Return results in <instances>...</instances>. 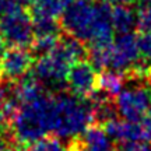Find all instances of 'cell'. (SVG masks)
Wrapping results in <instances>:
<instances>
[{
	"instance_id": "obj_16",
	"label": "cell",
	"mask_w": 151,
	"mask_h": 151,
	"mask_svg": "<svg viewBox=\"0 0 151 151\" xmlns=\"http://www.w3.org/2000/svg\"><path fill=\"white\" fill-rule=\"evenodd\" d=\"M137 46L140 62L151 67V32H141L140 35H137Z\"/></svg>"
},
{
	"instance_id": "obj_10",
	"label": "cell",
	"mask_w": 151,
	"mask_h": 151,
	"mask_svg": "<svg viewBox=\"0 0 151 151\" xmlns=\"http://www.w3.org/2000/svg\"><path fill=\"white\" fill-rule=\"evenodd\" d=\"M34 66V55L25 48L10 46L6 49L0 59L1 78L17 81L27 76L28 70Z\"/></svg>"
},
{
	"instance_id": "obj_9",
	"label": "cell",
	"mask_w": 151,
	"mask_h": 151,
	"mask_svg": "<svg viewBox=\"0 0 151 151\" xmlns=\"http://www.w3.org/2000/svg\"><path fill=\"white\" fill-rule=\"evenodd\" d=\"M105 132L120 143H147L151 140V120L144 118L140 122L115 118L102 124Z\"/></svg>"
},
{
	"instance_id": "obj_5",
	"label": "cell",
	"mask_w": 151,
	"mask_h": 151,
	"mask_svg": "<svg viewBox=\"0 0 151 151\" xmlns=\"http://www.w3.org/2000/svg\"><path fill=\"white\" fill-rule=\"evenodd\" d=\"M73 65L63 50L56 43L52 50L42 55L37 62H34V77L45 88L63 90L66 87L67 73Z\"/></svg>"
},
{
	"instance_id": "obj_12",
	"label": "cell",
	"mask_w": 151,
	"mask_h": 151,
	"mask_svg": "<svg viewBox=\"0 0 151 151\" xmlns=\"http://www.w3.org/2000/svg\"><path fill=\"white\" fill-rule=\"evenodd\" d=\"M24 3L32 21L56 20L65 10L62 0H24Z\"/></svg>"
},
{
	"instance_id": "obj_14",
	"label": "cell",
	"mask_w": 151,
	"mask_h": 151,
	"mask_svg": "<svg viewBox=\"0 0 151 151\" xmlns=\"http://www.w3.org/2000/svg\"><path fill=\"white\" fill-rule=\"evenodd\" d=\"M123 77L124 76L112 70L104 71L98 77V88L105 94H108L109 97H116L119 92L122 91Z\"/></svg>"
},
{
	"instance_id": "obj_13",
	"label": "cell",
	"mask_w": 151,
	"mask_h": 151,
	"mask_svg": "<svg viewBox=\"0 0 151 151\" xmlns=\"http://www.w3.org/2000/svg\"><path fill=\"white\" fill-rule=\"evenodd\" d=\"M112 27L118 34L133 32L137 28V13L129 6H115L112 7Z\"/></svg>"
},
{
	"instance_id": "obj_24",
	"label": "cell",
	"mask_w": 151,
	"mask_h": 151,
	"mask_svg": "<svg viewBox=\"0 0 151 151\" xmlns=\"http://www.w3.org/2000/svg\"><path fill=\"white\" fill-rule=\"evenodd\" d=\"M0 78H1V70H0Z\"/></svg>"
},
{
	"instance_id": "obj_17",
	"label": "cell",
	"mask_w": 151,
	"mask_h": 151,
	"mask_svg": "<svg viewBox=\"0 0 151 151\" xmlns=\"http://www.w3.org/2000/svg\"><path fill=\"white\" fill-rule=\"evenodd\" d=\"M137 27L141 32H151V3L143 1L137 11Z\"/></svg>"
},
{
	"instance_id": "obj_22",
	"label": "cell",
	"mask_w": 151,
	"mask_h": 151,
	"mask_svg": "<svg viewBox=\"0 0 151 151\" xmlns=\"http://www.w3.org/2000/svg\"><path fill=\"white\" fill-rule=\"evenodd\" d=\"M0 151H14V150H11V148H7V147H6V148H0Z\"/></svg>"
},
{
	"instance_id": "obj_18",
	"label": "cell",
	"mask_w": 151,
	"mask_h": 151,
	"mask_svg": "<svg viewBox=\"0 0 151 151\" xmlns=\"http://www.w3.org/2000/svg\"><path fill=\"white\" fill-rule=\"evenodd\" d=\"M102 1L108 3V4H113V6H129L134 0H102Z\"/></svg>"
},
{
	"instance_id": "obj_19",
	"label": "cell",
	"mask_w": 151,
	"mask_h": 151,
	"mask_svg": "<svg viewBox=\"0 0 151 151\" xmlns=\"http://www.w3.org/2000/svg\"><path fill=\"white\" fill-rule=\"evenodd\" d=\"M6 45H7V42H6L4 37H3V34H1V31H0V58H1V55L4 53Z\"/></svg>"
},
{
	"instance_id": "obj_2",
	"label": "cell",
	"mask_w": 151,
	"mask_h": 151,
	"mask_svg": "<svg viewBox=\"0 0 151 151\" xmlns=\"http://www.w3.org/2000/svg\"><path fill=\"white\" fill-rule=\"evenodd\" d=\"M53 124L55 97L45 91L20 106L9 132L17 144L29 146L53 133Z\"/></svg>"
},
{
	"instance_id": "obj_23",
	"label": "cell",
	"mask_w": 151,
	"mask_h": 151,
	"mask_svg": "<svg viewBox=\"0 0 151 151\" xmlns=\"http://www.w3.org/2000/svg\"><path fill=\"white\" fill-rule=\"evenodd\" d=\"M1 130V129H0ZM1 143H3V140H1V133H0V147H1Z\"/></svg>"
},
{
	"instance_id": "obj_7",
	"label": "cell",
	"mask_w": 151,
	"mask_h": 151,
	"mask_svg": "<svg viewBox=\"0 0 151 151\" xmlns=\"http://www.w3.org/2000/svg\"><path fill=\"white\" fill-rule=\"evenodd\" d=\"M151 106V90L136 87L122 90L116 95V108L123 119L140 122L147 116Z\"/></svg>"
},
{
	"instance_id": "obj_20",
	"label": "cell",
	"mask_w": 151,
	"mask_h": 151,
	"mask_svg": "<svg viewBox=\"0 0 151 151\" xmlns=\"http://www.w3.org/2000/svg\"><path fill=\"white\" fill-rule=\"evenodd\" d=\"M7 1V0H0V10H1V7L4 6V3Z\"/></svg>"
},
{
	"instance_id": "obj_3",
	"label": "cell",
	"mask_w": 151,
	"mask_h": 151,
	"mask_svg": "<svg viewBox=\"0 0 151 151\" xmlns=\"http://www.w3.org/2000/svg\"><path fill=\"white\" fill-rule=\"evenodd\" d=\"M92 120V105L88 99L70 92H60L55 97L53 133L58 137L74 139L90 127Z\"/></svg>"
},
{
	"instance_id": "obj_11",
	"label": "cell",
	"mask_w": 151,
	"mask_h": 151,
	"mask_svg": "<svg viewBox=\"0 0 151 151\" xmlns=\"http://www.w3.org/2000/svg\"><path fill=\"white\" fill-rule=\"evenodd\" d=\"M67 151H116V146L102 126L95 124L74 137Z\"/></svg>"
},
{
	"instance_id": "obj_6",
	"label": "cell",
	"mask_w": 151,
	"mask_h": 151,
	"mask_svg": "<svg viewBox=\"0 0 151 151\" xmlns=\"http://www.w3.org/2000/svg\"><path fill=\"white\" fill-rule=\"evenodd\" d=\"M140 53L137 46V35L133 32L119 34L108 48V69L122 76H127L139 62Z\"/></svg>"
},
{
	"instance_id": "obj_15",
	"label": "cell",
	"mask_w": 151,
	"mask_h": 151,
	"mask_svg": "<svg viewBox=\"0 0 151 151\" xmlns=\"http://www.w3.org/2000/svg\"><path fill=\"white\" fill-rule=\"evenodd\" d=\"M25 151H67V148H65L56 137H43L27 146Z\"/></svg>"
},
{
	"instance_id": "obj_21",
	"label": "cell",
	"mask_w": 151,
	"mask_h": 151,
	"mask_svg": "<svg viewBox=\"0 0 151 151\" xmlns=\"http://www.w3.org/2000/svg\"><path fill=\"white\" fill-rule=\"evenodd\" d=\"M147 118L151 120V106H150V109H148V113H147Z\"/></svg>"
},
{
	"instance_id": "obj_4",
	"label": "cell",
	"mask_w": 151,
	"mask_h": 151,
	"mask_svg": "<svg viewBox=\"0 0 151 151\" xmlns=\"http://www.w3.org/2000/svg\"><path fill=\"white\" fill-rule=\"evenodd\" d=\"M0 31L6 42L16 48H29L34 42V22L24 0H7L0 10Z\"/></svg>"
},
{
	"instance_id": "obj_8",
	"label": "cell",
	"mask_w": 151,
	"mask_h": 151,
	"mask_svg": "<svg viewBox=\"0 0 151 151\" xmlns=\"http://www.w3.org/2000/svg\"><path fill=\"white\" fill-rule=\"evenodd\" d=\"M98 77L97 67L91 62L83 59L70 66L67 73L66 87L69 92L78 98H90L98 90Z\"/></svg>"
},
{
	"instance_id": "obj_25",
	"label": "cell",
	"mask_w": 151,
	"mask_h": 151,
	"mask_svg": "<svg viewBox=\"0 0 151 151\" xmlns=\"http://www.w3.org/2000/svg\"><path fill=\"white\" fill-rule=\"evenodd\" d=\"M146 1H148V3H151V0H146Z\"/></svg>"
},
{
	"instance_id": "obj_1",
	"label": "cell",
	"mask_w": 151,
	"mask_h": 151,
	"mask_svg": "<svg viewBox=\"0 0 151 151\" xmlns=\"http://www.w3.org/2000/svg\"><path fill=\"white\" fill-rule=\"evenodd\" d=\"M112 7L102 0H76L62 13V29L86 43L88 50L111 46L113 42Z\"/></svg>"
}]
</instances>
